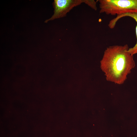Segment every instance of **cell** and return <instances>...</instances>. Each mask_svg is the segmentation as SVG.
<instances>
[{"label":"cell","mask_w":137,"mask_h":137,"mask_svg":"<svg viewBox=\"0 0 137 137\" xmlns=\"http://www.w3.org/2000/svg\"><path fill=\"white\" fill-rule=\"evenodd\" d=\"M127 44L114 45L105 50L101 67L107 81L121 84L135 66L133 55L128 52Z\"/></svg>","instance_id":"obj_1"},{"label":"cell","mask_w":137,"mask_h":137,"mask_svg":"<svg viewBox=\"0 0 137 137\" xmlns=\"http://www.w3.org/2000/svg\"><path fill=\"white\" fill-rule=\"evenodd\" d=\"M99 13L117 15L137 13V0H98Z\"/></svg>","instance_id":"obj_2"},{"label":"cell","mask_w":137,"mask_h":137,"mask_svg":"<svg viewBox=\"0 0 137 137\" xmlns=\"http://www.w3.org/2000/svg\"><path fill=\"white\" fill-rule=\"evenodd\" d=\"M83 3V0H55L53 3L54 13L45 22L65 17L74 7Z\"/></svg>","instance_id":"obj_3"},{"label":"cell","mask_w":137,"mask_h":137,"mask_svg":"<svg viewBox=\"0 0 137 137\" xmlns=\"http://www.w3.org/2000/svg\"><path fill=\"white\" fill-rule=\"evenodd\" d=\"M128 16L133 18L136 23L135 28V32L136 38V42L134 46L132 48H129L128 52L132 55L137 53V13H124L117 15L116 17L111 20L109 22L110 26L112 27H114L117 21L121 18Z\"/></svg>","instance_id":"obj_4"},{"label":"cell","mask_w":137,"mask_h":137,"mask_svg":"<svg viewBox=\"0 0 137 137\" xmlns=\"http://www.w3.org/2000/svg\"><path fill=\"white\" fill-rule=\"evenodd\" d=\"M83 3H84L92 9L96 11L97 9L96 2L94 0H83Z\"/></svg>","instance_id":"obj_5"}]
</instances>
